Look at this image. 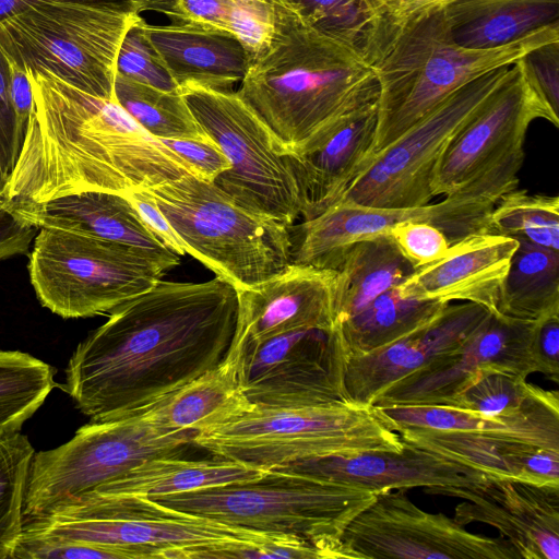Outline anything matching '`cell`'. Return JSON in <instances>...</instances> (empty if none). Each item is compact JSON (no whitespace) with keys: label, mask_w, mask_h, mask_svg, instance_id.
Listing matches in <instances>:
<instances>
[{"label":"cell","mask_w":559,"mask_h":559,"mask_svg":"<svg viewBox=\"0 0 559 559\" xmlns=\"http://www.w3.org/2000/svg\"><path fill=\"white\" fill-rule=\"evenodd\" d=\"M237 289L216 276L158 281L122 302L74 349L64 391L90 419L140 413L221 365L233 346Z\"/></svg>","instance_id":"6da1fadb"},{"label":"cell","mask_w":559,"mask_h":559,"mask_svg":"<svg viewBox=\"0 0 559 559\" xmlns=\"http://www.w3.org/2000/svg\"><path fill=\"white\" fill-rule=\"evenodd\" d=\"M33 108L10 202H43L99 190H145L194 168L136 123L115 99L87 94L48 73L26 69Z\"/></svg>","instance_id":"7a4b0ae2"},{"label":"cell","mask_w":559,"mask_h":559,"mask_svg":"<svg viewBox=\"0 0 559 559\" xmlns=\"http://www.w3.org/2000/svg\"><path fill=\"white\" fill-rule=\"evenodd\" d=\"M276 29L237 94L267 126L283 155L301 154L343 120L378 103L374 69L356 47L320 32L282 0Z\"/></svg>","instance_id":"3957f363"},{"label":"cell","mask_w":559,"mask_h":559,"mask_svg":"<svg viewBox=\"0 0 559 559\" xmlns=\"http://www.w3.org/2000/svg\"><path fill=\"white\" fill-rule=\"evenodd\" d=\"M558 40L556 22L503 46L472 49L456 44L443 8L424 15L403 31L373 67L380 92L367 158L393 143L461 86Z\"/></svg>","instance_id":"277c9868"},{"label":"cell","mask_w":559,"mask_h":559,"mask_svg":"<svg viewBox=\"0 0 559 559\" xmlns=\"http://www.w3.org/2000/svg\"><path fill=\"white\" fill-rule=\"evenodd\" d=\"M374 491L300 473L270 469L262 475L202 490L151 498L228 526L302 539L330 559L346 558L341 536L376 497Z\"/></svg>","instance_id":"5b68a950"},{"label":"cell","mask_w":559,"mask_h":559,"mask_svg":"<svg viewBox=\"0 0 559 559\" xmlns=\"http://www.w3.org/2000/svg\"><path fill=\"white\" fill-rule=\"evenodd\" d=\"M192 444L217 460L261 471L313 457L405 448L395 425L381 408L355 403L252 405L241 415L198 432Z\"/></svg>","instance_id":"8992f818"},{"label":"cell","mask_w":559,"mask_h":559,"mask_svg":"<svg viewBox=\"0 0 559 559\" xmlns=\"http://www.w3.org/2000/svg\"><path fill=\"white\" fill-rule=\"evenodd\" d=\"M22 530L104 548L118 559H193L209 547L302 540L228 526L144 496L96 491L24 518Z\"/></svg>","instance_id":"52a82bcc"},{"label":"cell","mask_w":559,"mask_h":559,"mask_svg":"<svg viewBox=\"0 0 559 559\" xmlns=\"http://www.w3.org/2000/svg\"><path fill=\"white\" fill-rule=\"evenodd\" d=\"M188 254L231 284L251 288L290 264L289 226L236 204L194 175L145 189Z\"/></svg>","instance_id":"ba28073f"},{"label":"cell","mask_w":559,"mask_h":559,"mask_svg":"<svg viewBox=\"0 0 559 559\" xmlns=\"http://www.w3.org/2000/svg\"><path fill=\"white\" fill-rule=\"evenodd\" d=\"M141 16L67 0H34L0 20V49L25 69L48 72L79 90L115 99L117 57Z\"/></svg>","instance_id":"9c48e42d"},{"label":"cell","mask_w":559,"mask_h":559,"mask_svg":"<svg viewBox=\"0 0 559 559\" xmlns=\"http://www.w3.org/2000/svg\"><path fill=\"white\" fill-rule=\"evenodd\" d=\"M545 119L559 127L556 114L531 79L522 59L443 152L430 189L432 197L496 204L519 185L530 124Z\"/></svg>","instance_id":"30bf717a"},{"label":"cell","mask_w":559,"mask_h":559,"mask_svg":"<svg viewBox=\"0 0 559 559\" xmlns=\"http://www.w3.org/2000/svg\"><path fill=\"white\" fill-rule=\"evenodd\" d=\"M198 432L165 431L140 413L93 420L66 443L35 452L26 480L24 518L59 506L116 480L156 457L179 456Z\"/></svg>","instance_id":"8fae6325"},{"label":"cell","mask_w":559,"mask_h":559,"mask_svg":"<svg viewBox=\"0 0 559 559\" xmlns=\"http://www.w3.org/2000/svg\"><path fill=\"white\" fill-rule=\"evenodd\" d=\"M28 272L40 304L64 319L110 312L164 274L133 248L55 228L36 235Z\"/></svg>","instance_id":"7c38bea8"},{"label":"cell","mask_w":559,"mask_h":559,"mask_svg":"<svg viewBox=\"0 0 559 559\" xmlns=\"http://www.w3.org/2000/svg\"><path fill=\"white\" fill-rule=\"evenodd\" d=\"M194 119L230 168L212 182L236 204L285 225L300 218L298 188L275 136L234 91L180 88Z\"/></svg>","instance_id":"4fadbf2b"},{"label":"cell","mask_w":559,"mask_h":559,"mask_svg":"<svg viewBox=\"0 0 559 559\" xmlns=\"http://www.w3.org/2000/svg\"><path fill=\"white\" fill-rule=\"evenodd\" d=\"M511 68L492 70L443 98L393 143L367 158L338 202L372 207L430 203V185L443 152L508 80Z\"/></svg>","instance_id":"5bb4252c"},{"label":"cell","mask_w":559,"mask_h":559,"mask_svg":"<svg viewBox=\"0 0 559 559\" xmlns=\"http://www.w3.org/2000/svg\"><path fill=\"white\" fill-rule=\"evenodd\" d=\"M240 385L253 405L305 407L353 403L344 384L346 353L338 330L317 328L234 344Z\"/></svg>","instance_id":"9a60e30c"},{"label":"cell","mask_w":559,"mask_h":559,"mask_svg":"<svg viewBox=\"0 0 559 559\" xmlns=\"http://www.w3.org/2000/svg\"><path fill=\"white\" fill-rule=\"evenodd\" d=\"M341 545L356 559H521L502 536L472 533L454 516L427 512L405 489L378 491L348 523Z\"/></svg>","instance_id":"2e32d148"},{"label":"cell","mask_w":559,"mask_h":559,"mask_svg":"<svg viewBox=\"0 0 559 559\" xmlns=\"http://www.w3.org/2000/svg\"><path fill=\"white\" fill-rule=\"evenodd\" d=\"M495 204L444 198L414 207H372L337 202L322 214L290 225V263L337 270L353 243L382 234L405 221H423L439 228L451 245L475 234L493 233L490 215Z\"/></svg>","instance_id":"e0dca14e"},{"label":"cell","mask_w":559,"mask_h":559,"mask_svg":"<svg viewBox=\"0 0 559 559\" xmlns=\"http://www.w3.org/2000/svg\"><path fill=\"white\" fill-rule=\"evenodd\" d=\"M534 325L535 321L490 312L459 348L396 381L372 405H448L483 370L527 379L536 372L531 353Z\"/></svg>","instance_id":"ac0fdd59"},{"label":"cell","mask_w":559,"mask_h":559,"mask_svg":"<svg viewBox=\"0 0 559 559\" xmlns=\"http://www.w3.org/2000/svg\"><path fill=\"white\" fill-rule=\"evenodd\" d=\"M431 495L466 500L454 511L462 525L498 530L521 559L559 558V486L534 485L487 475L467 487H431Z\"/></svg>","instance_id":"d6986e66"},{"label":"cell","mask_w":559,"mask_h":559,"mask_svg":"<svg viewBox=\"0 0 559 559\" xmlns=\"http://www.w3.org/2000/svg\"><path fill=\"white\" fill-rule=\"evenodd\" d=\"M338 284L335 270L290 263L277 275L237 290L234 344L260 342L299 329H336Z\"/></svg>","instance_id":"ffe728a7"},{"label":"cell","mask_w":559,"mask_h":559,"mask_svg":"<svg viewBox=\"0 0 559 559\" xmlns=\"http://www.w3.org/2000/svg\"><path fill=\"white\" fill-rule=\"evenodd\" d=\"M489 313L474 302L449 304L430 323L399 341L346 357L344 384L350 401L372 405L396 381L459 348Z\"/></svg>","instance_id":"44dd1931"},{"label":"cell","mask_w":559,"mask_h":559,"mask_svg":"<svg viewBox=\"0 0 559 559\" xmlns=\"http://www.w3.org/2000/svg\"><path fill=\"white\" fill-rule=\"evenodd\" d=\"M10 203L37 228H55L128 246L145 254L164 273L180 263V255L151 231L126 194L85 190L43 202Z\"/></svg>","instance_id":"7402d4cb"},{"label":"cell","mask_w":559,"mask_h":559,"mask_svg":"<svg viewBox=\"0 0 559 559\" xmlns=\"http://www.w3.org/2000/svg\"><path fill=\"white\" fill-rule=\"evenodd\" d=\"M519 241L497 233L471 235L440 260L417 269L396 288L402 297L461 300L498 312L500 289Z\"/></svg>","instance_id":"603a6c76"},{"label":"cell","mask_w":559,"mask_h":559,"mask_svg":"<svg viewBox=\"0 0 559 559\" xmlns=\"http://www.w3.org/2000/svg\"><path fill=\"white\" fill-rule=\"evenodd\" d=\"M276 469L345 483L374 492L414 487H467L487 476L450 459L406 445L402 451L307 459Z\"/></svg>","instance_id":"cb8c5ba5"},{"label":"cell","mask_w":559,"mask_h":559,"mask_svg":"<svg viewBox=\"0 0 559 559\" xmlns=\"http://www.w3.org/2000/svg\"><path fill=\"white\" fill-rule=\"evenodd\" d=\"M376 127L377 104L343 120L314 147L285 154L296 179L302 221L341 200L369 155Z\"/></svg>","instance_id":"d4e9b609"},{"label":"cell","mask_w":559,"mask_h":559,"mask_svg":"<svg viewBox=\"0 0 559 559\" xmlns=\"http://www.w3.org/2000/svg\"><path fill=\"white\" fill-rule=\"evenodd\" d=\"M139 25L179 88L195 85L233 91L243 80L252 58L241 40L223 29L185 25Z\"/></svg>","instance_id":"484cf974"},{"label":"cell","mask_w":559,"mask_h":559,"mask_svg":"<svg viewBox=\"0 0 559 559\" xmlns=\"http://www.w3.org/2000/svg\"><path fill=\"white\" fill-rule=\"evenodd\" d=\"M381 411L395 429L408 427L495 433L559 451V397L556 390L542 389L522 409L506 416H486L445 405H399Z\"/></svg>","instance_id":"4316f807"},{"label":"cell","mask_w":559,"mask_h":559,"mask_svg":"<svg viewBox=\"0 0 559 559\" xmlns=\"http://www.w3.org/2000/svg\"><path fill=\"white\" fill-rule=\"evenodd\" d=\"M239 378V354L150 405L140 414L165 431H204L249 409Z\"/></svg>","instance_id":"83f0119b"},{"label":"cell","mask_w":559,"mask_h":559,"mask_svg":"<svg viewBox=\"0 0 559 559\" xmlns=\"http://www.w3.org/2000/svg\"><path fill=\"white\" fill-rule=\"evenodd\" d=\"M457 45L489 49L559 22V0H452L444 8Z\"/></svg>","instance_id":"f1b7e54d"},{"label":"cell","mask_w":559,"mask_h":559,"mask_svg":"<svg viewBox=\"0 0 559 559\" xmlns=\"http://www.w3.org/2000/svg\"><path fill=\"white\" fill-rule=\"evenodd\" d=\"M406 447L437 454L486 475L526 481V462L538 448L518 439L477 431L396 428Z\"/></svg>","instance_id":"f546056e"},{"label":"cell","mask_w":559,"mask_h":559,"mask_svg":"<svg viewBox=\"0 0 559 559\" xmlns=\"http://www.w3.org/2000/svg\"><path fill=\"white\" fill-rule=\"evenodd\" d=\"M416 270L389 234L353 243L336 270L340 275L337 324L404 283Z\"/></svg>","instance_id":"4dcf8cb0"},{"label":"cell","mask_w":559,"mask_h":559,"mask_svg":"<svg viewBox=\"0 0 559 559\" xmlns=\"http://www.w3.org/2000/svg\"><path fill=\"white\" fill-rule=\"evenodd\" d=\"M264 472L225 460L189 461L163 456L148 460L92 491L156 498L243 481Z\"/></svg>","instance_id":"1f68e13d"},{"label":"cell","mask_w":559,"mask_h":559,"mask_svg":"<svg viewBox=\"0 0 559 559\" xmlns=\"http://www.w3.org/2000/svg\"><path fill=\"white\" fill-rule=\"evenodd\" d=\"M135 11L159 13L173 24L226 31L250 52L271 40L276 21L273 0H139Z\"/></svg>","instance_id":"d6a6232c"},{"label":"cell","mask_w":559,"mask_h":559,"mask_svg":"<svg viewBox=\"0 0 559 559\" xmlns=\"http://www.w3.org/2000/svg\"><path fill=\"white\" fill-rule=\"evenodd\" d=\"M450 302L402 297L396 287L374 298L337 330L346 357L389 345L435 320Z\"/></svg>","instance_id":"836d02e7"},{"label":"cell","mask_w":559,"mask_h":559,"mask_svg":"<svg viewBox=\"0 0 559 559\" xmlns=\"http://www.w3.org/2000/svg\"><path fill=\"white\" fill-rule=\"evenodd\" d=\"M498 312L531 321L559 313V252L519 241L500 289Z\"/></svg>","instance_id":"e575fe53"},{"label":"cell","mask_w":559,"mask_h":559,"mask_svg":"<svg viewBox=\"0 0 559 559\" xmlns=\"http://www.w3.org/2000/svg\"><path fill=\"white\" fill-rule=\"evenodd\" d=\"M115 98L145 131L159 140H212L181 93H169L116 73Z\"/></svg>","instance_id":"d590c367"},{"label":"cell","mask_w":559,"mask_h":559,"mask_svg":"<svg viewBox=\"0 0 559 559\" xmlns=\"http://www.w3.org/2000/svg\"><path fill=\"white\" fill-rule=\"evenodd\" d=\"M56 370L20 350H0V437L20 431L55 388Z\"/></svg>","instance_id":"8d00e7d4"},{"label":"cell","mask_w":559,"mask_h":559,"mask_svg":"<svg viewBox=\"0 0 559 559\" xmlns=\"http://www.w3.org/2000/svg\"><path fill=\"white\" fill-rule=\"evenodd\" d=\"M493 233L559 252V198L514 189L490 215Z\"/></svg>","instance_id":"74e56055"},{"label":"cell","mask_w":559,"mask_h":559,"mask_svg":"<svg viewBox=\"0 0 559 559\" xmlns=\"http://www.w3.org/2000/svg\"><path fill=\"white\" fill-rule=\"evenodd\" d=\"M35 453L20 431L0 437V559H13L23 528L27 474Z\"/></svg>","instance_id":"f35d334b"},{"label":"cell","mask_w":559,"mask_h":559,"mask_svg":"<svg viewBox=\"0 0 559 559\" xmlns=\"http://www.w3.org/2000/svg\"><path fill=\"white\" fill-rule=\"evenodd\" d=\"M452 0H358L362 13L359 49L373 68L391 50L400 35L424 15Z\"/></svg>","instance_id":"ab89813d"},{"label":"cell","mask_w":559,"mask_h":559,"mask_svg":"<svg viewBox=\"0 0 559 559\" xmlns=\"http://www.w3.org/2000/svg\"><path fill=\"white\" fill-rule=\"evenodd\" d=\"M543 388L526 379L500 371L483 370L445 406L486 416L512 415L532 401Z\"/></svg>","instance_id":"60d3db41"},{"label":"cell","mask_w":559,"mask_h":559,"mask_svg":"<svg viewBox=\"0 0 559 559\" xmlns=\"http://www.w3.org/2000/svg\"><path fill=\"white\" fill-rule=\"evenodd\" d=\"M282 1L320 32L359 49L364 22L358 0Z\"/></svg>","instance_id":"b9f144b4"},{"label":"cell","mask_w":559,"mask_h":559,"mask_svg":"<svg viewBox=\"0 0 559 559\" xmlns=\"http://www.w3.org/2000/svg\"><path fill=\"white\" fill-rule=\"evenodd\" d=\"M140 19L129 28L121 41L116 73L165 92L180 93L179 86L144 36L139 25Z\"/></svg>","instance_id":"7bdbcfd3"},{"label":"cell","mask_w":559,"mask_h":559,"mask_svg":"<svg viewBox=\"0 0 559 559\" xmlns=\"http://www.w3.org/2000/svg\"><path fill=\"white\" fill-rule=\"evenodd\" d=\"M389 235L416 269L440 260L451 246L439 228L417 219L394 225Z\"/></svg>","instance_id":"ee69618b"},{"label":"cell","mask_w":559,"mask_h":559,"mask_svg":"<svg viewBox=\"0 0 559 559\" xmlns=\"http://www.w3.org/2000/svg\"><path fill=\"white\" fill-rule=\"evenodd\" d=\"M538 92L558 114L559 110V40L543 45L522 58Z\"/></svg>","instance_id":"f6af8a7d"},{"label":"cell","mask_w":559,"mask_h":559,"mask_svg":"<svg viewBox=\"0 0 559 559\" xmlns=\"http://www.w3.org/2000/svg\"><path fill=\"white\" fill-rule=\"evenodd\" d=\"M21 152L16 120L10 98V68L0 49V160L10 177Z\"/></svg>","instance_id":"bcb514c9"},{"label":"cell","mask_w":559,"mask_h":559,"mask_svg":"<svg viewBox=\"0 0 559 559\" xmlns=\"http://www.w3.org/2000/svg\"><path fill=\"white\" fill-rule=\"evenodd\" d=\"M162 142L189 163L199 178L212 182L221 173L230 168L222 148L213 141L162 140Z\"/></svg>","instance_id":"7dc6e473"},{"label":"cell","mask_w":559,"mask_h":559,"mask_svg":"<svg viewBox=\"0 0 559 559\" xmlns=\"http://www.w3.org/2000/svg\"><path fill=\"white\" fill-rule=\"evenodd\" d=\"M531 353L536 372L554 382L559 381V313L548 314L535 321Z\"/></svg>","instance_id":"c3c4849f"},{"label":"cell","mask_w":559,"mask_h":559,"mask_svg":"<svg viewBox=\"0 0 559 559\" xmlns=\"http://www.w3.org/2000/svg\"><path fill=\"white\" fill-rule=\"evenodd\" d=\"M126 197L131 201L151 231L173 252L188 254V247L176 233L166 216L145 190L132 191Z\"/></svg>","instance_id":"681fc988"},{"label":"cell","mask_w":559,"mask_h":559,"mask_svg":"<svg viewBox=\"0 0 559 559\" xmlns=\"http://www.w3.org/2000/svg\"><path fill=\"white\" fill-rule=\"evenodd\" d=\"M38 228L27 223L11 203L0 205V261L25 254Z\"/></svg>","instance_id":"f907efd6"},{"label":"cell","mask_w":559,"mask_h":559,"mask_svg":"<svg viewBox=\"0 0 559 559\" xmlns=\"http://www.w3.org/2000/svg\"><path fill=\"white\" fill-rule=\"evenodd\" d=\"M8 62L10 68V98L22 148L33 108V93L26 69L9 58Z\"/></svg>","instance_id":"816d5d0a"},{"label":"cell","mask_w":559,"mask_h":559,"mask_svg":"<svg viewBox=\"0 0 559 559\" xmlns=\"http://www.w3.org/2000/svg\"><path fill=\"white\" fill-rule=\"evenodd\" d=\"M67 1L81 2V3L97 5V7H102V8H106V9L117 10V11L136 13L135 9H136V3L139 0H67Z\"/></svg>","instance_id":"f5cc1de1"},{"label":"cell","mask_w":559,"mask_h":559,"mask_svg":"<svg viewBox=\"0 0 559 559\" xmlns=\"http://www.w3.org/2000/svg\"><path fill=\"white\" fill-rule=\"evenodd\" d=\"M33 1L34 0H0V20L21 11Z\"/></svg>","instance_id":"db71d44e"},{"label":"cell","mask_w":559,"mask_h":559,"mask_svg":"<svg viewBox=\"0 0 559 559\" xmlns=\"http://www.w3.org/2000/svg\"><path fill=\"white\" fill-rule=\"evenodd\" d=\"M9 178L10 177L4 173L0 160V205L10 203L8 192Z\"/></svg>","instance_id":"11a10c76"}]
</instances>
